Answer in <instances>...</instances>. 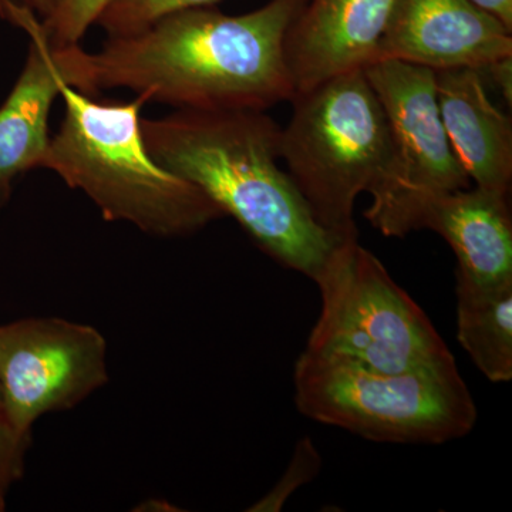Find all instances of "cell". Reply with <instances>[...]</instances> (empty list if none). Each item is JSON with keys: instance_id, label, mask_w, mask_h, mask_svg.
<instances>
[{"instance_id": "cell-23", "label": "cell", "mask_w": 512, "mask_h": 512, "mask_svg": "<svg viewBox=\"0 0 512 512\" xmlns=\"http://www.w3.org/2000/svg\"><path fill=\"white\" fill-rule=\"evenodd\" d=\"M10 194V183L0 184V210H2L5 202L8 201Z\"/></svg>"}, {"instance_id": "cell-21", "label": "cell", "mask_w": 512, "mask_h": 512, "mask_svg": "<svg viewBox=\"0 0 512 512\" xmlns=\"http://www.w3.org/2000/svg\"><path fill=\"white\" fill-rule=\"evenodd\" d=\"M15 2L32 10L33 13H39L45 19L55 12V9L62 0H15Z\"/></svg>"}, {"instance_id": "cell-22", "label": "cell", "mask_w": 512, "mask_h": 512, "mask_svg": "<svg viewBox=\"0 0 512 512\" xmlns=\"http://www.w3.org/2000/svg\"><path fill=\"white\" fill-rule=\"evenodd\" d=\"M141 507H174V505L165 503V501H158V503H157V501L150 500V501H147L146 504L141 505ZM146 510H147V508H146ZM151 511H168V510H167V508H153V510H151Z\"/></svg>"}, {"instance_id": "cell-25", "label": "cell", "mask_w": 512, "mask_h": 512, "mask_svg": "<svg viewBox=\"0 0 512 512\" xmlns=\"http://www.w3.org/2000/svg\"><path fill=\"white\" fill-rule=\"evenodd\" d=\"M0 407H2V403H0Z\"/></svg>"}, {"instance_id": "cell-14", "label": "cell", "mask_w": 512, "mask_h": 512, "mask_svg": "<svg viewBox=\"0 0 512 512\" xmlns=\"http://www.w3.org/2000/svg\"><path fill=\"white\" fill-rule=\"evenodd\" d=\"M457 339L490 382L512 379V279L481 285L457 275Z\"/></svg>"}, {"instance_id": "cell-16", "label": "cell", "mask_w": 512, "mask_h": 512, "mask_svg": "<svg viewBox=\"0 0 512 512\" xmlns=\"http://www.w3.org/2000/svg\"><path fill=\"white\" fill-rule=\"evenodd\" d=\"M111 2L113 0H62L55 12L40 22L49 46L60 49L79 45Z\"/></svg>"}, {"instance_id": "cell-2", "label": "cell", "mask_w": 512, "mask_h": 512, "mask_svg": "<svg viewBox=\"0 0 512 512\" xmlns=\"http://www.w3.org/2000/svg\"><path fill=\"white\" fill-rule=\"evenodd\" d=\"M141 131L160 167L201 188L276 262L315 278L339 238L279 167L281 127L265 111L178 110L141 117Z\"/></svg>"}, {"instance_id": "cell-1", "label": "cell", "mask_w": 512, "mask_h": 512, "mask_svg": "<svg viewBox=\"0 0 512 512\" xmlns=\"http://www.w3.org/2000/svg\"><path fill=\"white\" fill-rule=\"evenodd\" d=\"M302 0H271L245 15L183 10L99 52L57 50L67 84L80 93L127 89L178 110L266 111L295 96L285 36Z\"/></svg>"}, {"instance_id": "cell-3", "label": "cell", "mask_w": 512, "mask_h": 512, "mask_svg": "<svg viewBox=\"0 0 512 512\" xmlns=\"http://www.w3.org/2000/svg\"><path fill=\"white\" fill-rule=\"evenodd\" d=\"M60 96L66 114L50 140L43 168L84 192L104 220L174 238L225 217L201 188L164 170L148 154L141 131L146 97L97 103L69 84H63Z\"/></svg>"}, {"instance_id": "cell-13", "label": "cell", "mask_w": 512, "mask_h": 512, "mask_svg": "<svg viewBox=\"0 0 512 512\" xmlns=\"http://www.w3.org/2000/svg\"><path fill=\"white\" fill-rule=\"evenodd\" d=\"M436 87L448 140L471 183L510 192L511 119L490 100L484 74L474 69L440 70Z\"/></svg>"}, {"instance_id": "cell-17", "label": "cell", "mask_w": 512, "mask_h": 512, "mask_svg": "<svg viewBox=\"0 0 512 512\" xmlns=\"http://www.w3.org/2000/svg\"><path fill=\"white\" fill-rule=\"evenodd\" d=\"M322 466L318 450L313 446L309 437L299 440L295 454L284 477L275 485L271 493L265 495L258 503L252 505L249 511H281L288 498L291 497L299 487L308 484L319 473Z\"/></svg>"}, {"instance_id": "cell-18", "label": "cell", "mask_w": 512, "mask_h": 512, "mask_svg": "<svg viewBox=\"0 0 512 512\" xmlns=\"http://www.w3.org/2000/svg\"><path fill=\"white\" fill-rule=\"evenodd\" d=\"M30 433H22L12 426L0 412V485L8 488L25 474L26 456L30 447Z\"/></svg>"}, {"instance_id": "cell-7", "label": "cell", "mask_w": 512, "mask_h": 512, "mask_svg": "<svg viewBox=\"0 0 512 512\" xmlns=\"http://www.w3.org/2000/svg\"><path fill=\"white\" fill-rule=\"evenodd\" d=\"M386 114L392 141L387 173L373 188L365 217L384 237L419 231L427 202L471 181L451 147L441 120L436 72L382 59L365 69Z\"/></svg>"}, {"instance_id": "cell-4", "label": "cell", "mask_w": 512, "mask_h": 512, "mask_svg": "<svg viewBox=\"0 0 512 512\" xmlns=\"http://www.w3.org/2000/svg\"><path fill=\"white\" fill-rule=\"evenodd\" d=\"M281 128V160L320 227L357 235L353 210L387 173L392 141L386 114L365 70L295 93Z\"/></svg>"}, {"instance_id": "cell-19", "label": "cell", "mask_w": 512, "mask_h": 512, "mask_svg": "<svg viewBox=\"0 0 512 512\" xmlns=\"http://www.w3.org/2000/svg\"><path fill=\"white\" fill-rule=\"evenodd\" d=\"M483 74H487L491 80L503 94L505 103L508 107L512 104V56L504 57L484 69Z\"/></svg>"}, {"instance_id": "cell-20", "label": "cell", "mask_w": 512, "mask_h": 512, "mask_svg": "<svg viewBox=\"0 0 512 512\" xmlns=\"http://www.w3.org/2000/svg\"><path fill=\"white\" fill-rule=\"evenodd\" d=\"M471 2L487 10L491 15L497 16L507 28L512 30V0H471Z\"/></svg>"}, {"instance_id": "cell-15", "label": "cell", "mask_w": 512, "mask_h": 512, "mask_svg": "<svg viewBox=\"0 0 512 512\" xmlns=\"http://www.w3.org/2000/svg\"><path fill=\"white\" fill-rule=\"evenodd\" d=\"M218 0H113L97 23L110 36L130 35L183 10L208 8Z\"/></svg>"}, {"instance_id": "cell-6", "label": "cell", "mask_w": 512, "mask_h": 512, "mask_svg": "<svg viewBox=\"0 0 512 512\" xmlns=\"http://www.w3.org/2000/svg\"><path fill=\"white\" fill-rule=\"evenodd\" d=\"M312 281L322 309L308 352L384 373L456 363L426 313L357 235L333 244Z\"/></svg>"}, {"instance_id": "cell-12", "label": "cell", "mask_w": 512, "mask_h": 512, "mask_svg": "<svg viewBox=\"0 0 512 512\" xmlns=\"http://www.w3.org/2000/svg\"><path fill=\"white\" fill-rule=\"evenodd\" d=\"M510 192L467 187L437 195L421 212L420 229L446 239L457 275L481 285L512 279Z\"/></svg>"}, {"instance_id": "cell-24", "label": "cell", "mask_w": 512, "mask_h": 512, "mask_svg": "<svg viewBox=\"0 0 512 512\" xmlns=\"http://www.w3.org/2000/svg\"><path fill=\"white\" fill-rule=\"evenodd\" d=\"M6 488L2 487L0 485V512H3L6 510V495H5Z\"/></svg>"}, {"instance_id": "cell-8", "label": "cell", "mask_w": 512, "mask_h": 512, "mask_svg": "<svg viewBox=\"0 0 512 512\" xmlns=\"http://www.w3.org/2000/svg\"><path fill=\"white\" fill-rule=\"evenodd\" d=\"M109 382L107 340L63 318L0 325V412L22 433L46 413L76 407Z\"/></svg>"}, {"instance_id": "cell-9", "label": "cell", "mask_w": 512, "mask_h": 512, "mask_svg": "<svg viewBox=\"0 0 512 512\" xmlns=\"http://www.w3.org/2000/svg\"><path fill=\"white\" fill-rule=\"evenodd\" d=\"M512 56V30L471 0H397L380 60L440 72L474 69Z\"/></svg>"}, {"instance_id": "cell-11", "label": "cell", "mask_w": 512, "mask_h": 512, "mask_svg": "<svg viewBox=\"0 0 512 512\" xmlns=\"http://www.w3.org/2000/svg\"><path fill=\"white\" fill-rule=\"evenodd\" d=\"M0 15L29 33L32 43L22 74L0 107V184L43 167L49 151L53 101L67 84L56 50L47 43L32 10L15 0H0Z\"/></svg>"}, {"instance_id": "cell-10", "label": "cell", "mask_w": 512, "mask_h": 512, "mask_svg": "<svg viewBox=\"0 0 512 512\" xmlns=\"http://www.w3.org/2000/svg\"><path fill=\"white\" fill-rule=\"evenodd\" d=\"M397 0H302L285 36L295 93L380 60Z\"/></svg>"}, {"instance_id": "cell-5", "label": "cell", "mask_w": 512, "mask_h": 512, "mask_svg": "<svg viewBox=\"0 0 512 512\" xmlns=\"http://www.w3.org/2000/svg\"><path fill=\"white\" fill-rule=\"evenodd\" d=\"M293 382L303 416L367 440L441 444L476 426V403L456 363L384 373L303 350Z\"/></svg>"}]
</instances>
